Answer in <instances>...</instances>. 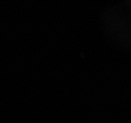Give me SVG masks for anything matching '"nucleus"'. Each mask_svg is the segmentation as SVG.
<instances>
[]
</instances>
